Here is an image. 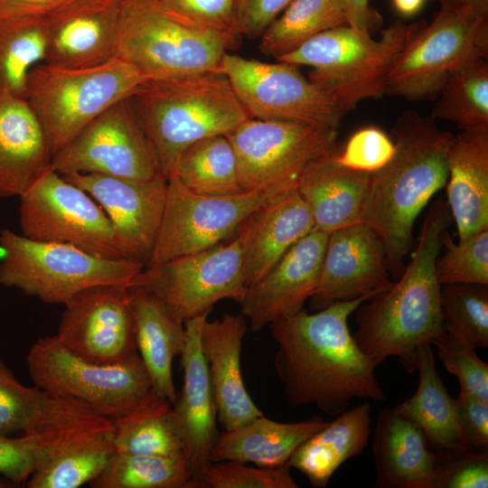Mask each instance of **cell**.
I'll use <instances>...</instances> for the list:
<instances>
[{
	"mask_svg": "<svg viewBox=\"0 0 488 488\" xmlns=\"http://www.w3.org/2000/svg\"><path fill=\"white\" fill-rule=\"evenodd\" d=\"M45 49L44 21L0 16V98L25 97L28 72L43 61Z\"/></svg>",
	"mask_w": 488,
	"mask_h": 488,
	"instance_id": "ab89813d",
	"label": "cell"
},
{
	"mask_svg": "<svg viewBox=\"0 0 488 488\" xmlns=\"http://www.w3.org/2000/svg\"><path fill=\"white\" fill-rule=\"evenodd\" d=\"M335 149L313 162L297 186L311 211L314 229L326 233L361 222L371 176L340 164L334 158Z\"/></svg>",
	"mask_w": 488,
	"mask_h": 488,
	"instance_id": "83f0119b",
	"label": "cell"
},
{
	"mask_svg": "<svg viewBox=\"0 0 488 488\" xmlns=\"http://www.w3.org/2000/svg\"><path fill=\"white\" fill-rule=\"evenodd\" d=\"M94 412L78 399L22 384L0 360V435L38 432Z\"/></svg>",
	"mask_w": 488,
	"mask_h": 488,
	"instance_id": "836d02e7",
	"label": "cell"
},
{
	"mask_svg": "<svg viewBox=\"0 0 488 488\" xmlns=\"http://www.w3.org/2000/svg\"><path fill=\"white\" fill-rule=\"evenodd\" d=\"M487 56L488 11L441 8L393 61L385 93L413 101L434 99L449 72Z\"/></svg>",
	"mask_w": 488,
	"mask_h": 488,
	"instance_id": "9c48e42d",
	"label": "cell"
},
{
	"mask_svg": "<svg viewBox=\"0 0 488 488\" xmlns=\"http://www.w3.org/2000/svg\"><path fill=\"white\" fill-rule=\"evenodd\" d=\"M247 330L242 314H225L215 321L207 318L201 332L217 418L227 430L264 415L248 393L242 378L240 355Z\"/></svg>",
	"mask_w": 488,
	"mask_h": 488,
	"instance_id": "603a6c76",
	"label": "cell"
},
{
	"mask_svg": "<svg viewBox=\"0 0 488 488\" xmlns=\"http://www.w3.org/2000/svg\"><path fill=\"white\" fill-rule=\"evenodd\" d=\"M452 221L446 202L436 201L401 275L355 310L357 330L352 335L361 350L377 362L394 356L407 372L413 373L420 345L431 343L445 330L436 260L441 250L440 236Z\"/></svg>",
	"mask_w": 488,
	"mask_h": 488,
	"instance_id": "3957f363",
	"label": "cell"
},
{
	"mask_svg": "<svg viewBox=\"0 0 488 488\" xmlns=\"http://www.w3.org/2000/svg\"><path fill=\"white\" fill-rule=\"evenodd\" d=\"M0 284L45 304L64 305L99 285H133L145 265L131 258H104L72 245L41 241L0 230Z\"/></svg>",
	"mask_w": 488,
	"mask_h": 488,
	"instance_id": "ba28073f",
	"label": "cell"
},
{
	"mask_svg": "<svg viewBox=\"0 0 488 488\" xmlns=\"http://www.w3.org/2000/svg\"><path fill=\"white\" fill-rule=\"evenodd\" d=\"M395 151L371 176L361 222L381 239L390 276L402 273L418 215L447 180L453 134L431 116L405 111L393 127Z\"/></svg>",
	"mask_w": 488,
	"mask_h": 488,
	"instance_id": "7a4b0ae2",
	"label": "cell"
},
{
	"mask_svg": "<svg viewBox=\"0 0 488 488\" xmlns=\"http://www.w3.org/2000/svg\"><path fill=\"white\" fill-rule=\"evenodd\" d=\"M264 62L226 52L220 71L251 118L304 122L339 128L347 114L297 65Z\"/></svg>",
	"mask_w": 488,
	"mask_h": 488,
	"instance_id": "5bb4252c",
	"label": "cell"
},
{
	"mask_svg": "<svg viewBox=\"0 0 488 488\" xmlns=\"http://www.w3.org/2000/svg\"><path fill=\"white\" fill-rule=\"evenodd\" d=\"M372 453L379 488H436L440 459L422 433L393 408L377 418Z\"/></svg>",
	"mask_w": 488,
	"mask_h": 488,
	"instance_id": "d4e9b609",
	"label": "cell"
},
{
	"mask_svg": "<svg viewBox=\"0 0 488 488\" xmlns=\"http://www.w3.org/2000/svg\"><path fill=\"white\" fill-rule=\"evenodd\" d=\"M51 167L61 175L95 174L137 181L162 175L127 98L89 123L52 157Z\"/></svg>",
	"mask_w": 488,
	"mask_h": 488,
	"instance_id": "2e32d148",
	"label": "cell"
},
{
	"mask_svg": "<svg viewBox=\"0 0 488 488\" xmlns=\"http://www.w3.org/2000/svg\"><path fill=\"white\" fill-rule=\"evenodd\" d=\"M71 0H0V16L43 22Z\"/></svg>",
	"mask_w": 488,
	"mask_h": 488,
	"instance_id": "816d5d0a",
	"label": "cell"
},
{
	"mask_svg": "<svg viewBox=\"0 0 488 488\" xmlns=\"http://www.w3.org/2000/svg\"><path fill=\"white\" fill-rule=\"evenodd\" d=\"M87 192L111 221L127 258L148 264L165 204L167 180L137 181L95 174L62 175Z\"/></svg>",
	"mask_w": 488,
	"mask_h": 488,
	"instance_id": "ac0fdd59",
	"label": "cell"
},
{
	"mask_svg": "<svg viewBox=\"0 0 488 488\" xmlns=\"http://www.w3.org/2000/svg\"><path fill=\"white\" fill-rule=\"evenodd\" d=\"M441 249L436 260L440 285L472 284L488 286V228L455 243L448 229L441 236Z\"/></svg>",
	"mask_w": 488,
	"mask_h": 488,
	"instance_id": "7bdbcfd3",
	"label": "cell"
},
{
	"mask_svg": "<svg viewBox=\"0 0 488 488\" xmlns=\"http://www.w3.org/2000/svg\"><path fill=\"white\" fill-rule=\"evenodd\" d=\"M174 17L197 27L239 37L235 31L237 0H155Z\"/></svg>",
	"mask_w": 488,
	"mask_h": 488,
	"instance_id": "7dc6e473",
	"label": "cell"
},
{
	"mask_svg": "<svg viewBox=\"0 0 488 488\" xmlns=\"http://www.w3.org/2000/svg\"><path fill=\"white\" fill-rule=\"evenodd\" d=\"M314 229L311 211L297 190L271 200L254 212L238 230L247 287L263 277Z\"/></svg>",
	"mask_w": 488,
	"mask_h": 488,
	"instance_id": "cb8c5ba5",
	"label": "cell"
},
{
	"mask_svg": "<svg viewBox=\"0 0 488 488\" xmlns=\"http://www.w3.org/2000/svg\"><path fill=\"white\" fill-rule=\"evenodd\" d=\"M423 24L397 20L379 39L349 24L338 26L276 60L311 67L309 80L348 113L361 101L386 94V78L393 61Z\"/></svg>",
	"mask_w": 488,
	"mask_h": 488,
	"instance_id": "5b68a950",
	"label": "cell"
},
{
	"mask_svg": "<svg viewBox=\"0 0 488 488\" xmlns=\"http://www.w3.org/2000/svg\"><path fill=\"white\" fill-rule=\"evenodd\" d=\"M120 5L121 0H71L46 18L43 62L87 68L117 56Z\"/></svg>",
	"mask_w": 488,
	"mask_h": 488,
	"instance_id": "44dd1931",
	"label": "cell"
},
{
	"mask_svg": "<svg viewBox=\"0 0 488 488\" xmlns=\"http://www.w3.org/2000/svg\"><path fill=\"white\" fill-rule=\"evenodd\" d=\"M14 486L11 482L6 479L0 478V488L13 487Z\"/></svg>",
	"mask_w": 488,
	"mask_h": 488,
	"instance_id": "9f6ffc18",
	"label": "cell"
},
{
	"mask_svg": "<svg viewBox=\"0 0 488 488\" xmlns=\"http://www.w3.org/2000/svg\"><path fill=\"white\" fill-rule=\"evenodd\" d=\"M208 315L205 313L184 323L185 342L180 354L183 382L174 405L187 458L200 483L211 463V452L219 435L216 403L201 347V332Z\"/></svg>",
	"mask_w": 488,
	"mask_h": 488,
	"instance_id": "7402d4cb",
	"label": "cell"
},
{
	"mask_svg": "<svg viewBox=\"0 0 488 488\" xmlns=\"http://www.w3.org/2000/svg\"><path fill=\"white\" fill-rule=\"evenodd\" d=\"M127 101L168 180L182 152L192 144L227 135L250 118L221 71L149 79Z\"/></svg>",
	"mask_w": 488,
	"mask_h": 488,
	"instance_id": "277c9868",
	"label": "cell"
},
{
	"mask_svg": "<svg viewBox=\"0 0 488 488\" xmlns=\"http://www.w3.org/2000/svg\"><path fill=\"white\" fill-rule=\"evenodd\" d=\"M202 488H297L290 467L249 466L238 461L211 462L201 477Z\"/></svg>",
	"mask_w": 488,
	"mask_h": 488,
	"instance_id": "ee69618b",
	"label": "cell"
},
{
	"mask_svg": "<svg viewBox=\"0 0 488 488\" xmlns=\"http://www.w3.org/2000/svg\"><path fill=\"white\" fill-rule=\"evenodd\" d=\"M292 0H237L235 31L248 37L261 36Z\"/></svg>",
	"mask_w": 488,
	"mask_h": 488,
	"instance_id": "f907efd6",
	"label": "cell"
},
{
	"mask_svg": "<svg viewBox=\"0 0 488 488\" xmlns=\"http://www.w3.org/2000/svg\"><path fill=\"white\" fill-rule=\"evenodd\" d=\"M459 427L468 447L487 451L488 447V400L465 392L455 398Z\"/></svg>",
	"mask_w": 488,
	"mask_h": 488,
	"instance_id": "681fc988",
	"label": "cell"
},
{
	"mask_svg": "<svg viewBox=\"0 0 488 488\" xmlns=\"http://www.w3.org/2000/svg\"><path fill=\"white\" fill-rule=\"evenodd\" d=\"M286 193L249 191L199 194L172 176L151 258L147 265L196 253L222 243L263 205ZM146 265V266H147Z\"/></svg>",
	"mask_w": 488,
	"mask_h": 488,
	"instance_id": "9a60e30c",
	"label": "cell"
},
{
	"mask_svg": "<svg viewBox=\"0 0 488 488\" xmlns=\"http://www.w3.org/2000/svg\"><path fill=\"white\" fill-rule=\"evenodd\" d=\"M26 361L34 386L78 399L111 420L132 410L153 389L137 352L117 363L98 364L74 355L52 335L39 338Z\"/></svg>",
	"mask_w": 488,
	"mask_h": 488,
	"instance_id": "30bf717a",
	"label": "cell"
},
{
	"mask_svg": "<svg viewBox=\"0 0 488 488\" xmlns=\"http://www.w3.org/2000/svg\"><path fill=\"white\" fill-rule=\"evenodd\" d=\"M131 286L99 285L76 294L63 305L57 340L98 364L117 363L136 352Z\"/></svg>",
	"mask_w": 488,
	"mask_h": 488,
	"instance_id": "e0dca14e",
	"label": "cell"
},
{
	"mask_svg": "<svg viewBox=\"0 0 488 488\" xmlns=\"http://www.w3.org/2000/svg\"><path fill=\"white\" fill-rule=\"evenodd\" d=\"M348 24L371 33L381 22L380 15L370 5V0H341Z\"/></svg>",
	"mask_w": 488,
	"mask_h": 488,
	"instance_id": "f5cc1de1",
	"label": "cell"
},
{
	"mask_svg": "<svg viewBox=\"0 0 488 488\" xmlns=\"http://www.w3.org/2000/svg\"><path fill=\"white\" fill-rule=\"evenodd\" d=\"M338 130L286 120L249 118L227 134L244 192L297 190L305 169L336 148Z\"/></svg>",
	"mask_w": 488,
	"mask_h": 488,
	"instance_id": "8fae6325",
	"label": "cell"
},
{
	"mask_svg": "<svg viewBox=\"0 0 488 488\" xmlns=\"http://www.w3.org/2000/svg\"><path fill=\"white\" fill-rule=\"evenodd\" d=\"M381 239L360 222L329 233L319 280L309 298L318 311L333 303L371 299L392 284Z\"/></svg>",
	"mask_w": 488,
	"mask_h": 488,
	"instance_id": "d6986e66",
	"label": "cell"
},
{
	"mask_svg": "<svg viewBox=\"0 0 488 488\" xmlns=\"http://www.w3.org/2000/svg\"><path fill=\"white\" fill-rule=\"evenodd\" d=\"M92 419L15 437L0 435V475L14 486L25 484L69 433Z\"/></svg>",
	"mask_w": 488,
	"mask_h": 488,
	"instance_id": "b9f144b4",
	"label": "cell"
},
{
	"mask_svg": "<svg viewBox=\"0 0 488 488\" xmlns=\"http://www.w3.org/2000/svg\"><path fill=\"white\" fill-rule=\"evenodd\" d=\"M328 236L314 229L263 277L247 287L239 304L252 331L304 309L316 288Z\"/></svg>",
	"mask_w": 488,
	"mask_h": 488,
	"instance_id": "ffe728a7",
	"label": "cell"
},
{
	"mask_svg": "<svg viewBox=\"0 0 488 488\" xmlns=\"http://www.w3.org/2000/svg\"><path fill=\"white\" fill-rule=\"evenodd\" d=\"M418 384L414 395L393 408L424 436L430 450L440 460H446L468 450L461 432L455 398L440 378L431 343L418 351Z\"/></svg>",
	"mask_w": 488,
	"mask_h": 488,
	"instance_id": "f1b7e54d",
	"label": "cell"
},
{
	"mask_svg": "<svg viewBox=\"0 0 488 488\" xmlns=\"http://www.w3.org/2000/svg\"><path fill=\"white\" fill-rule=\"evenodd\" d=\"M346 24L341 0H292L264 31L259 48L276 59L324 31Z\"/></svg>",
	"mask_w": 488,
	"mask_h": 488,
	"instance_id": "f35d334b",
	"label": "cell"
},
{
	"mask_svg": "<svg viewBox=\"0 0 488 488\" xmlns=\"http://www.w3.org/2000/svg\"><path fill=\"white\" fill-rule=\"evenodd\" d=\"M92 488H202L185 455L116 452Z\"/></svg>",
	"mask_w": 488,
	"mask_h": 488,
	"instance_id": "74e56055",
	"label": "cell"
},
{
	"mask_svg": "<svg viewBox=\"0 0 488 488\" xmlns=\"http://www.w3.org/2000/svg\"><path fill=\"white\" fill-rule=\"evenodd\" d=\"M327 423L319 416L283 423L263 415L236 428L219 432L211 462L238 461L262 467L287 465L296 448Z\"/></svg>",
	"mask_w": 488,
	"mask_h": 488,
	"instance_id": "4dcf8cb0",
	"label": "cell"
},
{
	"mask_svg": "<svg viewBox=\"0 0 488 488\" xmlns=\"http://www.w3.org/2000/svg\"><path fill=\"white\" fill-rule=\"evenodd\" d=\"M394 151L392 138L370 126L355 131L340 151L335 149L334 158L344 167L372 174L389 162Z\"/></svg>",
	"mask_w": 488,
	"mask_h": 488,
	"instance_id": "bcb514c9",
	"label": "cell"
},
{
	"mask_svg": "<svg viewBox=\"0 0 488 488\" xmlns=\"http://www.w3.org/2000/svg\"><path fill=\"white\" fill-rule=\"evenodd\" d=\"M41 125L24 98H0V198L21 196L51 168Z\"/></svg>",
	"mask_w": 488,
	"mask_h": 488,
	"instance_id": "484cf974",
	"label": "cell"
},
{
	"mask_svg": "<svg viewBox=\"0 0 488 488\" xmlns=\"http://www.w3.org/2000/svg\"><path fill=\"white\" fill-rule=\"evenodd\" d=\"M115 453L112 420L100 417L68 434L24 486L78 488L89 484Z\"/></svg>",
	"mask_w": 488,
	"mask_h": 488,
	"instance_id": "f546056e",
	"label": "cell"
},
{
	"mask_svg": "<svg viewBox=\"0 0 488 488\" xmlns=\"http://www.w3.org/2000/svg\"><path fill=\"white\" fill-rule=\"evenodd\" d=\"M133 285L155 296L183 324L222 299L239 303L247 289L241 238L237 233L230 242L147 265Z\"/></svg>",
	"mask_w": 488,
	"mask_h": 488,
	"instance_id": "4fadbf2b",
	"label": "cell"
},
{
	"mask_svg": "<svg viewBox=\"0 0 488 488\" xmlns=\"http://www.w3.org/2000/svg\"><path fill=\"white\" fill-rule=\"evenodd\" d=\"M19 198L24 237L72 245L104 258H125L102 208L52 167Z\"/></svg>",
	"mask_w": 488,
	"mask_h": 488,
	"instance_id": "7c38bea8",
	"label": "cell"
},
{
	"mask_svg": "<svg viewBox=\"0 0 488 488\" xmlns=\"http://www.w3.org/2000/svg\"><path fill=\"white\" fill-rule=\"evenodd\" d=\"M236 42L174 17L155 0H121L117 55L147 79L220 71Z\"/></svg>",
	"mask_w": 488,
	"mask_h": 488,
	"instance_id": "52a82bcc",
	"label": "cell"
},
{
	"mask_svg": "<svg viewBox=\"0 0 488 488\" xmlns=\"http://www.w3.org/2000/svg\"><path fill=\"white\" fill-rule=\"evenodd\" d=\"M119 56L87 68L39 62L28 72L24 99L35 114L52 157L95 117L147 80Z\"/></svg>",
	"mask_w": 488,
	"mask_h": 488,
	"instance_id": "8992f818",
	"label": "cell"
},
{
	"mask_svg": "<svg viewBox=\"0 0 488 488\" xmlns=\"http://www.w3.org/2000/svg\"><path fill=\"white\" fill-rule=\"evenodd\" d=\"M431 117L453 122L462 131L488 132V62L477 58L446 76Z\"/></svg>",
	"mask_w": 488,
	"mask_h": 488,
	"instance_id": "8d00e7d4",
	"label": "cell"
},
{
	"mask_svg": "<svg viewBox=\"0 0 488 488\" xmlns=\"http://www.w3.org/2000/svg\"><path fill=\"white\" fill-rule=\"evenodd\" d=\"M427 0H392L396 12L406 17L414 16L418 14Z\"/></svg>",
	"mask_w": 488,
	"mask_h": 488,
	"instance_id": "db71d44e",
	"label": "cell"
},
{
	"mask_svg": "<svg viewBox=\"0 0 488 488\" xmlns=\"http://www.w3.org/2000/svg\"><path fill=\"white\" fill-rule=\"evenodd\" d=\"M440 305L445 331L475 350L488 346L487 286L441 285Z\"/></svg>",
	"mask_w": 488,
	"mask_h": 488,
	"instance_id": "60d3db41",
	"label": "cell"
},
{
	"mask_svg": "<svg viewBox=\"0 0 488 488\" xmlns=\"http://www.w3.org/2000/svg\"><path fill=\"white\" fill-rule=\"evenodd\" d=\"M173 176L199 194L244 192L237 155L226 135L206 137L186 147L178 158Z\"/></svg>",
	"mask_w": 488,
	"mask_h": 488,
	"instance_id": "d590c367",
	"label": "cell"
},
{
	"mask_svg": "<svg viewBox=\"0 0 488 488\" xmlns=\"http://www.w3.org/2000/svg\"><path fill=\"white\" fill-rule=\"evenodd\" d=\"M446 371L460 383V391L488 400V364L481 360L475 349L441 332L432 341Z\"/></svg>",
	"mask_w": 488,
	"mask_h": 488,
	"instance_id": "f6af8a7d",
	"label": "cell"
},
{
	"mask_svg": "<svg viewBox=\"0 0 488 488\" xmlns=\"http://www.w3.org/2000/svg\"><path fill=\"white\" fill-rule=\"evenodd\" d=\"M131 296L137 352L150 375L153 390L174 405L178 393L173 362L184 345V324L148 290L132 285Z\"/></svg>",
	"mask_w": 488,
	"mask_h": 488,
	"instance_id": "1f68e13d",
	"label": "cell"
},
{
	"mask_svg": "<svg viewBox=\"0 0 488 488\" xmlns=\"http://www.w3.org/2000/svg\"><path fill=\"white\" fill-rule=\"evenodd\" d=\"M368 300L336 302L311 314L302 309L268 325L277 345L274 367L290 405H314L334 417L354 398L385 400L375 373L380 363L361 350L348 326Z\"/></svg>",
	"mask_w": 488,
	"mask_h": 488,
	"instance_id": "6da1fadb",
	"label": "cell"
},
{
	"mask_svg": "<svg viewBox=\"0 0 488 488\" xmlns=\"http://www.w3.org/2000/svg\"><path fill=\"white\" fill-rule=\"evenodd\" d=\"M487 451L468 450L455 457L440 460L436 488H487Z\"/></svg>",
	"mask_w": 488,
	"mask_h": 488,
	"instance_id": "c3c4849f",
	"label": "cell"
},
{
	"mask_svg": "<svg viewBox=\"0 0 488 488\" xmlns=\"http://www.w3.org/2000/svg\"><path fill=\"white\" fill-rule=\"evenodd\" d=\"M112 423L116 452L187 457L174 405L153 389L140 404Z\"/></svg>",
	"mask_w": 488,
	"mask_h": 488,
	"instance_id": "e575fe53",
	"label": "cell"
},
{
	"mask_svg": "<svg viewBox=\"0 0 488 488\" xmlns=\"http://www.w3.org/2000/svg\"><path fill=\"white\" fill-rule=\"evenodd\" d=\"M441 8L473 7L488 11V0H435Z\"/></svg>",
	"mask_w": 488,
	"mask_h": 488,
	"instance_id": "11a10c76",
	"label": "cell"
},
{
	"mask_svg": "<svg viewBox=\"0 0 488 488\" xmlns=\"http://www.w3.org/2000/svg\"><path fill=\"white\" fill-rule=\"evenodd\" d=\"M371 407L363 402L336 416L302 443L287 462L314 488H325L336 470L368 446Z\"/></svg>",
	"mask_w": 488,
	"mask_h": 488,
	"instance_id": "d6a6232c",
	"label": "cell"
},
{
	"mask_svg": "<svg viewBox=\"0 0 488 488\" xmlns=\"http://www.w3.org/2000/svg\"><path fill=\"white\" fill-rule=\"evenodd\" d=\"M447 168L446 203L460 242L488 228V132L453 135Z\"/></svg>",
	"mask_w": 488,
	"mask_h": 488,
	"instance_id": "4316f807",
	"label": "cell"
}]
</instances>
